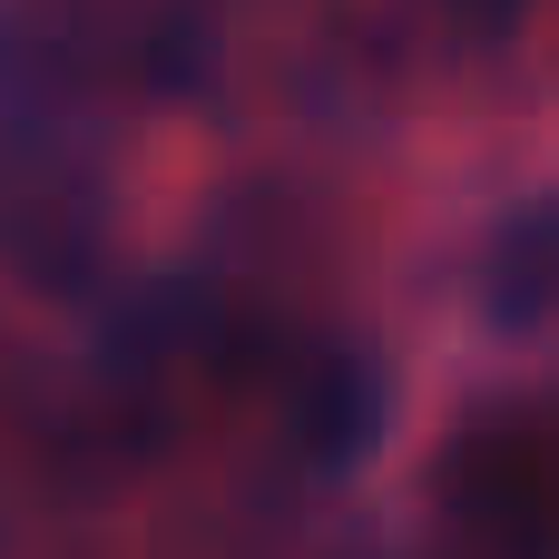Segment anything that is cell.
<instances>
[{
	"instance_id": "7a4b0ae2",
	"label": "cell",
	"mask_w": 559,
	"mask_h": 559,
	"mask_svg": "<svg viewBox=\"0 0 559 559\" xmlns=\"http://www.w3.org/2000/svg\"><path fill=\"white\" fill-rule=\"evenodd\" d=\"M491 314L501 324H540L559 314V206H521L491 246Z\"/></svg>"
},
{
	"instance_id": "6da1fadb",
	"label": "cell",
	"mask_w": 559,
	"mask_h": 559,
	"mask_svg": "<svg viewBox=\"0 0 559 559\" xmlns=\"http://www.w3.org/2000/svg\"><path fill=\"white\" fill-rule=\"evenodd\" d=\"M452 511L501 559H559V432L481 423L452 452Z\"/></svg>"
}]
</instances>
